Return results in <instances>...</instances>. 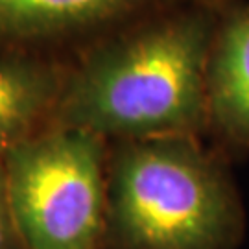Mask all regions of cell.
Instances as JSON below:
<instances>
[{
	"label": "cell",
	"instance_id": "obj_4",
	"mask_svg": "<svg viewBox=\"0 0 249 249\" xmlns=\"http://www.w3.org/2000/svg\"><path fill=\"white\" fill-rule=\"evenodd\" d=\"M178 0H0V50L71 61Z\"/></svg>",
	"mask_w": 249,
	"mask_h": 249
},
{
	"label": "cell",
	"instance_id": "obj_3",
	"mask_svg": "<svg viewBox=\"0 0 249 249\" xmlns=\"http://www.w3.org/2000/svg\"><path fill=\"white\" fill-rule=\"evenodd\" d=\"M109 142L50 125L2 157L22 249H104Z\"/></svg>",
	"mask_w": 249,
	"mask_h": 249
},
{
	"label": "cell",
	"instance_id": "obj_1",
	"mask_svg": "<svg viewBox=\"0 0 249 249\" xmlns=\"http://www.w3.org/2000/svg\"><path fill=\"white\" fill-rule=\"evenodd\" d=\"M220 0H178L69 61L52 125L107 142L209 131L207 63Z\"/></svg>",
	"mask_w": 249,
	"mask_h": 249
},
{
	"label": "cell",
	"instance_id": "obj_5",
	"mask_svg": "<svg viewBox=\"0 0 249 249\" xmlns=\"http://www.w3.org/2000/svg\"><path fill=\"white\" fill-rule=\"evenodd\" d=\"M209 129L231 148L249 146V2L220 0L207 63Z\"/></svg>",
	"mask_w": 249,
	"mask_h": 249
},
{
	"label": "cell",
	"instance_id": "obj_2",
	"mask_svg": "<svg viewBox=\"0 0 249 249\" xmlns=\"http://www.w3.org/2000/svg\"><path fill=\"white\" fill-rule=\"evenodd\" d=\"M242 209L199 137L109 142L107 242L115 249H234Z\"/></svg>",
	"mask_w": 249,
	"mask_h": 249
},
{
	"label": "cell",
	"instance_id": "obj_7",
	"mask_svg": "<svg viewBox=\"0 0 249 249\" xmlns=\"http://www.w3.org/2000/svg\"><path fill=\"white\" fill-rule=\"evenodd\" d=\"M0 249H22L9 205L8 179L2 157H0Z\"/></svg>",
	"mask_w": 249,
	"mask_h": 249
},
{
	"label": "cell",
	"instance_id": "obj_6",
	"mask_svg": "<svg viewBox=\"0 0 249 249\" xmlns=\"http://www.w3.org/2000/svg\"><path fill=\"white\" fill-rule=\"evenodd\" d=\"M69 61L0 50V157L50 127Z\"/></svg>",
	"mask_w": 249,
	"mask_h": 249
}]
</instances>
